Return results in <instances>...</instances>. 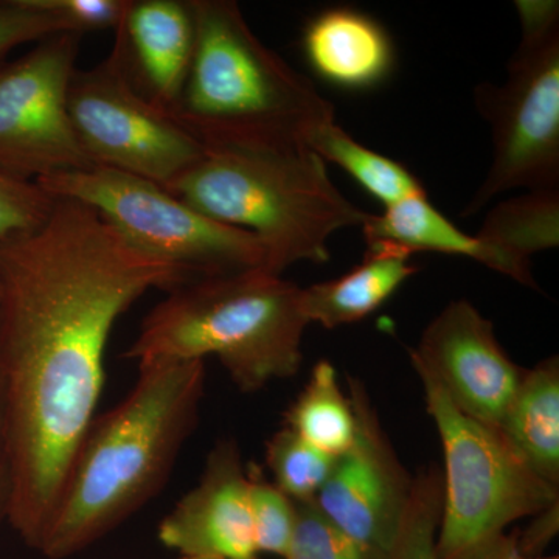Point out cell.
I'll list each match as a JSON object with an SVG mask.
<instances>
[{
	"label": "cell",
	"mask_w": 559,
	"mask_h": 559,
	"mask_svg": "<svg viewBox=\"0 0 559 559\" xmlns=\"http://www.w3.org/2000/svg\"><path fill=\"white\" fill-rule=\"evenodd\" d=\"M0 380L14 473L9 524L38 550L95 418L114 325L148 290L168 293L190 278L70 200L55 201L38 229L0 241Z\"/></svg>",
	"instance_id": "6da1fadb"
},
{
	"label": "cell",
	"mask_w": 559,
	"mask_h": 559,
	"mask_svg": "<svg viewBox=\"0 0 559 559\" xmlns=\"http://www.w3.org/2000/svg\"><path fill=\"white\" fill-rule=\"evenodd\" d=\"M205 374L201 359L140 360L131 392L84 433L40 555L68 559L86 550L159 495L197 428Z\"/></svg>",
	"instance_id": "7a4b0ae2"
},
{
	"label": "cell",
	"mask_w": 559,
	"mask_h": 559,
	"mask_svg": "<svg viewBox=\"0 0 559 559\" xmlns=\"http://www.w3.org/2000/svg\"><path fill=\"white\" fill-rule=\"evenodd\" d=\"M164 189L209 218L255 235L264 270L277 275L300 261L326 263L330 238L362 227L370 215L300 142L204 146L201 159Z\"/></svg>",
	"instance_id": "3957f363"
},
{
	"label": "cell",
	"mask_w": 559,
	"mask_h": 559,
	"mask_svg": "<svg viewBox=\"0 0 559 559\" xmlns=\"http://www.w3.org/2000/svg\"><path fill=\"white\" fill-rule=\"evenodd\" d=\"M194 50L171 116L202 145H307L334 121L333 103L249 27L237 2L190 0Z\"/></svg>",
	"instance_id": "277c9868"
},
{
	"label": "cell",
	"mask_w": 559,
	"mask_h": 559,
	"mask_svg": "<svg viewBox=\"0 0 559 559\" xmlns=\"http://www.w3.org/2000/svg\"><path fill=\"white\" fill-rule=\"evenodd\" d=\"M308 325L301 288L259 267L168 290L123 356L138 362L215 356L238 390L255 393L299 373Z\"/></svg>",
	"instance_id": "5b68a950"
},
{
	"label": "cell",
	"mask_w": 559,
	"mask_h": 559,
	"mask_svg": "<svg viewBox=\"0 0 559 559\" xmlns=\"http://www.w3.org/2000/svg\"><path fill=\"white\" fill-rule=\"evenodd\" d=\"M414 370L443 448L439 559L465 557L513 522L558 506L559 488L536 476L498 428L460 412L439 382L425 370Z\"/></svg>",
	"instance_id": "8992f818"
},
{
	"label": "cell",
	"mask_w": 559,
	"mask_h": 559,
	"mask_svg": "<svg viewBox=\"0 0 559 559\" xmlns=\"http://www.w3.org/2000/svg\"><path fill=\"white\" fill-rule=\"evenodd\" d=\"M36 186L55 200L94 209L135 249L167 261L190 280L264 270L266 253L255 235L209 218L148 179L92 167Z\"/></svg>",
	"instance_id": "52a82bcc"
},
{
	"label": "cell",
	"mask_w": 559,
	"mask_h": 559,
	"mask_svg": "<svg viewBox=\"0 0 559 559\" xmlns=\"http://www.w3.org/2000/svg\"><path fill=\"white\" fill-rule=\"evenodd\" d=\"M502 86L481 83L476 106L491 127L492 162L463 215L514 189H559V21L521 24Z\"/></svg>",
	"instance_id": "ba28073f"
},
{
	"label": "cell",
	"mask_w": 559,
	"mask_h": 559,
	"mask_svg": "<svg viewBox=\"0 0 559 559\" xmlns=\"http://www.w3.org/2000/svg\"><path fill=\"white\" fill-rule=\"evenodd\" d=\"M68 106L73 130L94 167L165 187L204 154L200 140L140 91L117 36L105 61L75 70Z\"/></svg>",
	"instance_id": "9c48e42d"
},
{
	"label": "cell",
	"mask_w": 559,
	"mask_h": 559,
	"mask_svg": "<svg viewBox=\"0 0 559 559\" xmlns=\"http://www.w3.org/2000/svg\"><path fill=\"white\" fill-rule=\"evenodd\" d=\"M81 36L58 33L0 66V175L36 183L94 167L68 106Z\"/></svg>",
	"instance_id": "30bf717a"
},
{
	"label": "cell",
	"mask_w": 559,
	"mask_h": 559,
	"mask_svg": "<svg viewBox=\"0 0 559 559\" xmlns=\"http://www.w3.org/2000/svg\"><path fill=\"white\" fill-rule=\"evenodd\" d=\"M356 439L336 457L314 502L336 527L382 551L390 550L411 498L412 477L382 429L362 382L348 378Z\"/></svg>",
	"instance_id": "8fae6325"
},
{
	"label": "cell",
	"mask_w": 559,
	"mask_h": 559,
	"mask_svg": "<svg viewBox=\"0 0 559 559\" xmlns=\"http://www.w3.org/2000/svg\"><path fill=\"white\" fill-rule=\"evenodd\" d=\"M460 412L499 428L525 369L500 347L491 320L469 300L451 301L432 319L409 352Z\"/></svg>",
	"instance_id": "7c38bea8"
},
{
	"label": "cell",
	"mask_w": 559,
	"mask_h": 559,
	"mask_svg": "<svg viewBox=\"0 0 559 559\" xmlns=\"http://www.w3.org/2000/svg\"><path fill=\"white\" fill-rule=\"evenodd\" d=\"M157 538L180 557L259 559L249 469L237 441H216L197 487L160 521Z\"/></svg>",
	"instance_id": "4fadbf2b"
},
{
	"label": "cell",
	"mask_w": 559,
	"mask_h": 559,
	"mask_svg": "<svg viewBox=\"0 0 559 559\" xmlns=\"http://www.w3.org/2000/svg\"><path fill=\"white\" fill-rule=\"evenodd\" d=\"M123 44L132 79L140 91L171 114L179 102L194 50V20L190 2H130L116 31Z\"/></svg>",
	"instance_id": "5bb4252c"
},
{
	"label": "cell",
	"mask_w": 559,
	"mask_h": 559,
	"mask_svg": "<svg viewBox=\"0 0 559 559\" xmlns=\"http://www.w3.org/2000/svg\"><path fill=\"white\" fill-rule=\"evenodd\" d=\"M362 234L367 248L389 249L407 257L415 252L466 257L527 288L539 290L532 266L511 260L476 235L459 229L430 204L428 197L400 202L384 209L381 215L370 213L362 224Z\"/></svg>",
	"instance_id": "9a60e30c"
},
{
	"label": "cell",
	"mask_w": 559,
	"mask_h": 559,
	"mask_svg": "<svg viewBox=\"0 0 559 559\" xmlns=\"http://www.w3.org/2000/svg\"><path fill=\"white\" fill-rule=\"evenodd\" d=\"M304 50L311 68L336 86L369 90L389 75L393 46L380 22L352 9H331L308 22Z\"/></svg>",
	"instance_id": "2e32d148"
},
{
	"label": "cell",
	"mask_w": 559,
	"mask_h": 559,
	"mask_svg": "<svg viewBox=\"0 0 559 559\" xmlns=\"http://www.w3.org/2000/svg\"><path fill=\"white\" fill-rule=\"evenodd\" d=\"M409 260L393 250L367 248L362 263L347 274L301 289L305 318L326 330L360 322L417 274Z\"/></svg>",
	"instance_id": "e0dca14e"
},
{
	"label": "cell",
	"mask_w": 559,
	"mask_h": 559,
	"mask_svg": "<svg viewBox=\"0 0 559 559\" xmlns=\"http://www.w3.org/2000/svg\"><path fill=\"white\" fill-rule=\"evenodd\" d=\"M498 429L536 476L559 488L558 356L525 369Z\"/></svg>",
	"instance_id": "ac0fdd59"
},
{
	"label": "cell",
	"mask_w": 559,
	"mask_h": 559,
	"mask_svg": "<svg viewBox=\"0 0 559 559\" xmlns=\"http://www.w3.org/2000/svg\"><path fill=\"white\" fill-rule=\"evenodd\" d=\"M477 238L518 263L532 266L535 253L558 248L559 189L535 190L489 210Z\"/></svg>",
	"instance_id": "d6986e66"
},
{
	"label": "cell",
	"mask_w": 559,
	"mask_h": 559,
	"mask_svg": "<svg viewBox=\"0 0 559 559\" xmlns=\"http://www.w3.org/2000/svg\"><path fill=\"white\" fill-rule=\"evenodd\" d=\"M285 426L333 457L349 450L356 439L355 411L330 360L312 367L310 380L286 412Z\"/></svg>",
	"instance_id": "ffe728a7"
},
{
	"label": "cell",
	"mask_w": 559,
	"mask_h": 559,
	"mask_svg": "<svg viewBox=\"0 0 559 559\" xmlns=\"http://www.w3.org/2000/svg\"><path fill=\"white\" fill-rule=\"evenodd\" d=\"M307 145L323 160L347 171L384 209L412 198L426 197L425 187L414 173L400 162L367 148L337 127L336 121L316 131Z\"/></svg>",
	"instance_id": "44dd1931"
},
{
	"label": "cell",
	"mask_w": 559,
	"mask_h": 559,
	"mask_svg": "<svg viewBox=\"0 0 559 559\" xmlns=\"http://www.w3.org/2000/svg\"><path fill=\"white\" fill-rule=\"evenodd\" d=\"M336 457L318 450L289 428L267 440L266 465L272 484L293 502H314L329 479Z\"/></svg>",
	"instance_id": "7402d4cb"
},
{
	"label": "cell",
	"mask_w": 559,
	"mask_h": 559,
	"mask_svg": "<svg viewBox=\"0 0 559 559\" xmlns=\"http://www.w3.org/2000/svg\"><path fill=\"white\" fill-rule=\"evenodd\" d=\"M443 506V477L429 466L412 480L411 498L389 559H439L437 535Z\"/></svg>",
	"instance_id": "603a6c76"
},
{
	"label": "cell",
	"mask_w": 559,
	"mask_h": 559,
	"mask_svg": "<svg viewBox=\"0 0 559 559\" xmlns=\"http://www.w3.org/2000/svg\"><path fill=\"white\" fill-rule=\"evenodd\" d=\"M296 503V525L285 559H389L333 524L316 502Z\"/></svg>",
	"instance_id": "cb8c5ba5"
},
{
	"label": "cell",
	"mask_w": 559,
	"mask_h": 559,
	"mask_svg": "<svg viewBox=\"0 0 559 559\" xmlns=\"http://www.w3.org/2000/svg\"><path fill=\"white\" fill-rule=\"evenodd\" d=\"M250 516L259 554L285 558L296 525V503L283 495L260 471L249 469Z\"/></svg>",
	"instance_id": "d4e9b609"
},
{
	"label": "cell",
	"mask_w": 559,
	"mask_h": 559,
	"mask_svg": "<svg viewBox=\"0 0 559 559\" xmlns=\"http://www.w3.org/2000/svg\"><path fill=\"white\" fill-rule=\"evenodd\" d=\"M55 201L36 183L0 175V241L38 229L49 218Z\"/></svg>",
	"instance_id": "484cf974"
},
{
	"label": "cell",
	"mask_w": 559,
	"mask_h": 559,
	"mask_svg": "<svg viewBox=\"0 0 559 559\" xmlns=\"http://www.w3.org/2000/svg\"><path fill=\"white\" fill-rule=\"evenodd\" d=\"M64 32L73 31L60 17L36 5L35 0L0 2V61L22 44L39 43Z\"/></svg>",
	"instance_id": "4316f807"
},
{
	"label": "cell",
	"mask_w": 559,
	"mask_h": 559,
	"mask_svg": "<svg viewBox=\"0 0 559 559\" xmlns=\"http://www.w3.org/2000/svg\"><path fill=\"white\" fill-rule=\"evenodd\" d=\"M36 5L60 17L73 32L117 31L131 0H35Z\"/></svg>",
	"instance_id": "83f0119b"
},
{
	"label": "cell",
	"mask_w": 559,
	"mask_h": 559,
	"mask_svg": "<svg viewBox=\"0 0 559 559\" xmlns=\"http://www.w3.org/2000/svg\"><path fill=\"white\" fill-rule=\"evenodd\" d=\"M13 492V459H11L5 399H3V385L2 380H0V525H2L3 522H9Z\"/></svg>",
	"instance_id": "f1b7e54d"
},
{
	"label": "cell",
	"mask_w": 559,
	"mask_h": 559,
	"mask_svg": "<svg viewBox=\"0 0 559 559\" xmlns=\"http://www.w3.org/2000/svg\"><path fill=\"white\" fill-rule=\"evenodd\" d=\"M558 510L559 503L536 514L535 521L532 522L527 532L518 538V546L522 554L528 555V557H540V551L549 546L550 540L558 533Z\"/></svg>",
	"instance_id": "f546056e"
},
{
	"label": "cell",
	"mask_w": 559,
	"mask_h": 559,
	"mask_svg": "<svg viewBox=\"0 0 559 559\" xmlns=\"http://www.w3.org/2000/svg\"><path fill=\"white\" fill-rule=\"evenodd\" d=\"M460 559H559L558 557H528L522 554L518 546V536H509L506 533L496 538L480 544L476 549L468 551Z\"/></svg>",
	"instance_id": "4dcf8cb0"
},
{
	"label": "cell",
	"mask_w": 559,
	"mask_h": 559,
	"mask_svg": "<svg viewBox=\"0 0 559 559\" xmlns=\"http://www.w3.org/2000/svg\"><path fill=\"white\" fill-rule=\"evenodd\" d=\"M2 310H3V286H2V278H0V320H2Z\"/></svg>",
	"instance_id": "1f68e13d"
},
{
	"label": "cell",
	"mask_w": 559,
	"mask_h": 559,
	"mask_svg": "<svg viewBox=\"0 0 559 559\" xmlns=\"http://www.w3.org/2000/svg\"><path fill=\"white\" fill-rule=\"evenodd\" d=\"M179 559H223V558H215V557H179Z\"/></svg>",
	"instance_id": "d6a6232c"
}]
</instances>
